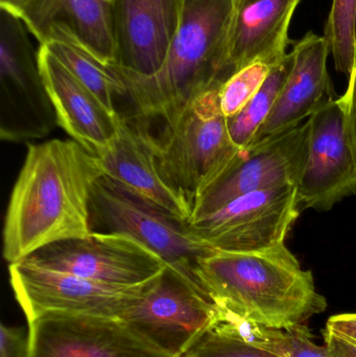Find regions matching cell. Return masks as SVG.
Masks as SVG:
<instances>
[{
    "mask_svg": "<svg viewBox=\"0 0 356 357\" xmlns=\"http://www.w3.org/2000/svg\"><path fill=\"white\" fill-rule=\"evenodd\" d=\"M100 177L98 157L73 139L29 144L4 220V259L15 264L91 234L90 203Z\"/></svg>",
    "mask_w": 356,
    "mask_h": 357,
    "instance_id": "cell-1",
    "label": "cell"
},
{
    "mask_svg": "<svg viewBox=\"0 0 356 357\" xmlns=\"http://www.w3.org/2000/svg\"><path fill=\"white\" fill-rule=\"evenodd\" d=\"M236 0H185L179 31L162 66L142 75L112 63L133 106L131 119L163 126L175 121L190 102L228 79L230 33Z\"/></svg>",
    "mask_w": 356,
    "mask_h": 357,
    "instance_id": "cell-2",
    "label": "cell"
},
{
    "mask_svg": "<svg viewBox=\"0 0 356 357\" xmlns=\"http://www.w3.org/2000/svg\"><path fill=\"white\" fill-rule=\"evenodd\" d=\"M196 287L219 310L269 328L304 324L325 312L311 271L284 243L254 252L217 251L201 257Z\"/></svg>",
    "mask_w": 356,
    "mask_h": 357,
    "instance_id": "cell-3",
    "label": "cell"
},
{
    "mask_svg": "<svg viewBox=\"0 0 356 357\" xmlns=\"http://www.w3.org/2000/svg\"><path fill=\"white\" fill-rule=\"evenodd\" d=\"M219 88L201 94L175 121L163 126L160 136H155L161 172L192 212L242 150L230 137Z\"/></svg>",
    "mask_w": 356,
    "mask_h": 357,
    "instance_id": "cell-4",
    "label": "cell"
},
{
    "mask_svg": "<svg viewBox=\"0 0 356 357\" xmlns=\"http://www.w3.org/2000/svg\"><path fill=\"white\" fill-rule=\"evenodd\" d=\"M90 211L92 232L133 237L194 284L196 261L215 252L192 235L188 222L146 203L104 176L94 184Z\"/></svg>",
    "mask_w": 356,
    "mask_h": 357,
    "instance_id": "cell-5",
    "label": "cell"
},
{
    "mask_svg": "<svg viewBox=\"0 0 356 357\" xmlns=\"http://www.w3.org/2000/svg\"><path fill=\"white\" fill-rule=\"evenodd\" d=\"M29 33L22 19L1 8L0 137L19 144L41 139L58 127Z\"/></svg>",
    "mask_w": 356,
    "mask_h": 357,
    "instance_id": "cell-6",
    "label": "cell"
},
{
    "mask_svg": "<svg viewBox=\"0 0 356 357\" xmlns=\"http://www.w3.org/2000/svg\"><path fill=\"white\" fill-rule=\"evenodd\" d=\"M119 319L161 351L182 357L212 328L219 308L189 278L167 266Z\"/></svg>",
    "mask_w": 356,
    "mask_h": 357,
    "instance_id": "cell-7",
    "label": "cell"
},
{
    "mask_svg": "<svg viewBox=\"0 0 356 357\" xmlns=\"http://www.w3.org/2000/svg\"><path fill=\"white\" fill-rule=\"evenodd\" d=\"M300 213L297 185L254 191L188 222L213 251L254 252L284 243Z\"/></svg>",
    "mask_w": 356,
    "mask_h": 357,
    "instance_id": "cell-8",
    "label": "cell"
},
{
    "mask_svg": "<svg viewBox=\"0 0 356 357\" xmlns=\"http://www.w3.org/2000/svg\"><path fill=\"white\" fill-rule=\"evenodd\" d=\"M24 260L48 270L119 287L146 284L167 266L160 256L133 237L104 232L46 245Z\"/></svg>",
    "mask_w": 356,
    "mask_h": 357,
    "instance_id": "cell-9",
    "label": "cell"
},
{
    "mask_svg": "<svg viewBox=\"0 0 356 357\" xmlns=\"http://www.w3.org/2000/svg\"><path fill=\"white\" fill-rule=\"evenodd\" d=\"M309 133L307 121L242 149L223 175L194 204L188 222L221 209L242 195L298 185L307 161Z\"/></svg>",
    "mask_w": 356,
    "mask_h": 357,
    "instance_id": "cell-10",
    "label": "cell"
},
{
    "mask_svg": "<svg viewBox=\"0 0 356 357\" xmlns=\"http://www.w3.org/2000/svg\"><path fill=\"white\" fill-rule=\"evenodd\" d=\"M307 121L309 149L297 195L300 207L326 211L356 193V153L344 96L328 100Z\"/></svg>",
    "mask_w": 356,
    "mask_h": 357,
    "instance_id": "cell-11",
    "label": "cell"
},
{
    "mask_svg": "<svg viewBox=\"0 0 356 357\" xmlns=\"http://www.w3.org/2000/svg\"><path fill=\"white\" fill-rule=\"evenodd\" d=\"M10 285L27 321L50 312L119 318L146 284L119 287L96 282L22 261L10 264Z\"/></svg>",
    "mask_w": 356,
    "mask_h": 357,
    "instance_id": "cell-12",
    "label": "cell"
},
{
    "mask_svg": "<svg viewBox=\"0 0 356 357\" xmlns=\"http://www.w3.org/2000/svg\"><path fill=\"white\" fill-rule=\"evenodd\" d=\"M26 357H171L121 319L50 312L29 322Z\"/></svg>",
    "mask_w": 356,
    "mask_h": 357,
    "instance_id": "cell-13",
    "label": "cell"
},
{
    "mask_svg": "<svg viewBox=\"0 0 356 357\" xmlns=\"http://www.w3.org/2000/svg\"><path fill=\"white\" fill-rule=\"evenodd\" d=\"M102 176L167 213L189 222L192 208L163 176L150 126L119 113L116 138L98 155Z\"/></svg>",
    "mask_w": 356,
    "mask_h": 357,
    "instance_id": "cell-14",
    "label": "cell"
},
{
    "mask_svg": "<svg viewBox=\"0 0 356 357\" xmlns=\"http://www.w3.org/2000/svg\"><path fill=\"white\" fill-rule=\"evenodd\" d=\"M185 0H114L115 64L142 75L159 70L179 31Z\"/></svg>",
    "mask_w": 356,
    "mask_h": 357,
    "instance_id": "cell-15",
    "label": "cell"
},
{
    "mask_svg": "<svg viewBox=\"0 0 356 357\" xmlns=\"http://www.w3.org/2000/svg\"><path fill=\"white\" fill-rule=\"evenodd\" d=\"M38 60L58 127L95 156L110 148L118 132L119 113L111 112L41 44Z\"/></svg>",
    "mask_w": 356,
    "mask_h": 357,
    "instance_id": "cell-16",
    "label": "cell"
},
{
    "mask_svg": "<svg viewBox=\"0 0 356 357\" xmlns=\"http://www.w3.org/2000/svg\"><path fill=\"white\" fill-rule=\"evenodd\" d=\"M291 54L293 62L290 73L253 144L298 127L332 98L327 70L330 52L325 37L309 33L294 46Z\"/></svg>",
    "mask_w": 356,
    "mask_h": 357,
    "instance_id": "cell-17",
    "label": "cell"
},
{
    "mask_svg": "<svg viewBox=\"0 0 356 357\" xmlns=\"http://www.w3.org/2000/svg\"><path fill=\"white\" fill-rule=\"evenodd\" d=\"M301 0H236L230 33L229 77L256 61L272 65L286 54L291 21Z\"/></svg>",
    "mask_w": 356,
    "mask_h": 357,
    "instance_id": "cell-18",
    "label": "cell"
},
{
    "mask_svg": "<svg viewBox=\"0 0 356 357\" xmlns=\"http://www.w3.org/2000/svg\"><path fill=\"white\" fill-rule=\"evenodd\" d=\"M42 43L54 23H64L106 62L116 61L112 6L107 0H31L22 16Z\"/></svg>",
    "mask_w": 356,
    "mask_h": 357,
    "instance_id": "cell-19",
    "label": "cell"
},
{
    "mask_svg": "<svg viewBox=\"0 0 356 357\" xmlns=\"http://www.w3.org/2000/svg\"><path fill=\"white\" fill-rule=\"evenodd\" d=\"M40 44L93 92L111 112L118 113L114 100L116 96H123L125 86L112 63L100 58L64 23L52 24Z\"/></svg>",
    "mask_w": 356,
    "mask_h": 357,
    "instance_id": "cell-20",
    "label": "cell"
},
{
    "mask_svg": "<svg viewBox=\"0 0 356 357\" xmlns=\"http://www.w3.org/2000/svg\"><path fill=\"white\" fill-rule=\"evenodd\" d=\"M215 331L281 357H334L326 346L314 342L307 325L276 329L261 326L227 310H219Z\"/></svg>",
    "mask_w": 356,
    "mask_h": 357,
    "instance_id": "cell-21",
    "label": "cell"
},
{
    "mask_svg": "<svg viewBox=\"0 0 356 357\" xmlns=\"http://www.w3.org/2000/svg\"><path fill=\"white\" fill-rule=\"evenodd\" d=\"M292 54L278 63L265 79L261 89L245 108L234 116L227 119L228 130L233 144L238 149H246L254 142L259 129L267 121L277 100L280 90L292 67Z\"/></svg>",
    "mask_w": 356,
    "mask_h": 357,
    "instance_id": "cell-22",
    "label": "cell"
},
{
    "mask_svg": "<svg viewBox=\"0 0 356 357\" xmlns=\"http://www.w3.org/2000/svg\"><path fill=\"white\" fill-rule=\"evenodd\" d=\"M324 37L336 70L350 77L355 60L356 0H334Z\"/></svg>",
    "mask_w": 356,
    "mask_h": 357,
    "instance_id": "cell-23",
    "label": "cell"
},
{
    "mask_svg": "<svg viewBox=\"0 0 356 357\" xmlns=\"http://www.w3.org/2000/svg\"><path fill=\"white\" fill-rule=\"evenodd\" d=\"M276 65L256 61L236 71L219 90L222 112L227 119L234 116L245 108L258 92Z\"/></svg>",
    "mask_w": 356,
    "mask_h": 357,
    "instance_id": "cell-24",
    "label": "cell"
},
{
    "mask_svg": "<svg viewBox=\"0 0 356 357\" xmlns=\"http://www.w3.org/2000/svg\"><path fill=\"white\" fill-rule=\"evenodd\" d=\"M182 357H281L224 335L213 328L203 333Z\"/></svg>",
    "mask_w": 356,
    "mask_h": 357,
    "instance_id": "cell-25",
    "label": "cell"
},
{
    "mask_svg": "<svg viewBox=\"0 0 356 357\" xmlns=\"http://www.w3.org/2000/svg\"><path fill=\"white\" fill-rule=\"evenodd\" d=\"M0 357H26L27 335L21 329L1 325Z\"/></svg>",
    "mask_w": 356,
    "mask_h": 357,
    "instance_id": "cell-26",
    "label": "cell"
},
{
    "mask_svg": "<svg viewBox=\"0 0 356 357\" xmlns=\"http://www.w3.org/2000/svg\"><path fill=\"white\" fill-rule=\"evenodd\" d=\"M326 329L356 344V314H342L330 317Z\"/></svg>",
    "mask_w": 356,
    "mask_h": 357,
    "instance_id": "cell-27",
    "label": "cell"
},
{
    "mask_svg": "<svg viewBox=\"0 0 356 357\" xmlns=\"http://www.w3.org/2000/svg\"><path fill=\"white\" fill-rule=\"evenodd\" d=\"M343 96L346 100L347 121H348L349 131H350L351 139H353L356 153V47L355 65H353V73L349 77L348 88Z\"/></svg>",
    "mask_w": 356,
    "mask_h": 357,
    "instance_id": "cell-28",
    "label": "cell"
},
{
    "mask_svg": "<svg viewBox=\"0 0 356 357\" xmlns=\"http://www.w3.org/2000/svg\"><path fill=\"white\" fill-rule=\"evenodd\" d=\"M324 341L328 351L334 357H356V344L325 329Z\"/></svg>",
    "mask_w": 356,
    "mask_h": 357,
    "instance_id": "cell-29",
    "label": "cell"
},
{
    "mask_svg": "<svg viewBox=\"0 0 356 357\" xmlns=\"http://www.w3.org/2000/svg\"><path fill=\"white\" fill-rule=\"evenodd\" d=\"M31 1V0H3L0 2V8H3L22 19L23 14Z\"/></svg>",
    "mask_w": 356,
    "mask_h": 357,
    "instance_id": "cell-30",
    "label": "cell"
},
{
    "mask_svg": "<svg viewBox=\"0 0 356 357\" xmlns=\"http://www.w3.org/2000/svg\"><path fill=\"white\" fill-rule=\"evenodd\" d=\"M107 1L110 2V3H112V2L114 1V0H107Z\"/></svg>",
    "mask_w": 356,
    "mask_h": 357,
    "instance_id": "cell-31",
    "label": "cell"
},
{
    "mask_svg": "<svg viewBox=\"0 0 356 357\" xmlns=\"http://www.w3.org/2000/svg\"><path fill=\"white\" fill-rule=\"evenodd\" d=\"M3 1V0H0V2Z\"/></svg>",
    "mask_w": 356,
    "mask_h": 357,
    "instance_id": "cell-32",
    "label": "cell"
}]
</instances>
